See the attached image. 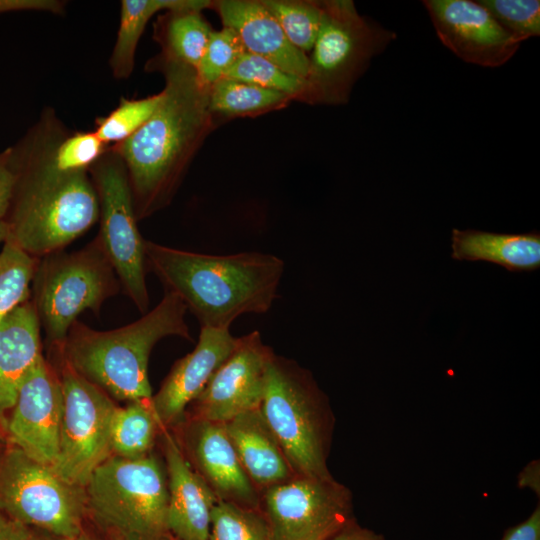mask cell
I'll use <instances>...</instances> for the list:
<instances>
[{
  "instance_id": "obj_9",
  "label": "cell",
  "mask_w": 540,
  "mask_h": 540,
  "mask_svg": "<svg viewBox=\"0 0 540 540\" xmlns=\"http://www.w3.org/2000/svg\"><path fill=\"white\" fill-rule=\"evenodd\" d=\"M0 510L27 527L74 537L84 532L86 491L12 445L0 455Z\"/></svg>"
},
{
  "instance_id": "obj_19",
  "label": "cell",
  "mask_w": 540,
  "mask_h": 540,
  "mask_svg": "<svg viewBox=\"0 0 540 540\" xmlns=\"http://www.w3.org/2000/svg\"><path fill=\"white\" fill-rule=\"evenodd\" d=\"M211 8L222 25L239 36L246 52L265 58L286 72L306 79L309 59L286 37L261 0H218Z\"/></svg>"
},
{
  "instance_id": "obj_18",
  "label": "cell",
  "mask_w": 540,
  "mask_h": 540,
  "mask_svg": "<svg viewBox=\"0 0 540 540\" xmlns=\"http://www.w3.org/2000/svg\"><path fill=\"white\" fill-rule=\"evenodd\" d=\"M168 484L167 526L176 540H208L217 496L195 471L176 438L163 429Z\"/></svg>"
},
{
  "instance_id": "obj_8",
  "label": "cell",
  "mask_w": 540,
  "mask_h": 540,
  "mask_svg": "<svg viewBox=\"0 0 540 540\" xmlns=\"http://www.w3.org/2000/svg\"><path fill=\"white\" fill-rule=\"evenodd\" d=\"M322 21L306 78L311 104H344L370 61L396 34L360 15L350 0L321 1Z\"/></svg>"
},
{
  "instance_id": "obj_3",
  "label": "cell",
  "mask_w": 540,
  "mask_h": 540,
  "mask_svg": "<svg viewBox=\"0 0 540 540\" xmlns=\"http://www.w3.org/2000/svg\"><path fill=\"white\" fill-rule=\"evenodd\" d=\"M147 270L176 295L201 327L229 329L243 314L268 312L284 261L268 253L211 255L145 241Z\"/></svg>"
},
{
  "instance_id": "obj_36",
  "label": "cell",
  "mask_w": 540,
  "mask_h": 540,
  "mask_svg": "<svg viewBox=\"0 0 540 540\" xmlns=\"http://www.w3.org/2000/svg\"><path fill=\"white\" fill-rule=\"evenodd\" d=\"M500 540H540V505L523 521L507 528Z\"/></svg>"
},
{
  "instance_id": "obj_13",
  "label": "cell",
  "mask_w": 540,
  "mask_h": 540,
  "mask_svg": "<svg viewBox=\"0 0 540 540\" xmlns=\"http://www.w3.org/2000/svg\"><path fill=\"white\" fill-rule=\"evenodd\" d=\"M274 355L258 331L239 337L233 351L192 402L191 418L226 423L260 408Z\"/></svg>"
},
{
  "instance_id": "obj_1",
  "label": "cell",
  "mask_w": 540,
  "mask_h": 540,
  "mask_svg": "<svg viewBox=\"0 0 540 540\" xmlns=\"http://www.w3.org/2000/svg\"><path fill=\"white\" fill-rule=\"evenodd\" d=\"M66 130L54 111L47 109L10 147L15 185L4 219L6 242L37 259L64 250L99 218L89 172L64 171L56 159Z\"/></svg>"
},
{
  "instance_id": "obj_16",
  "label": "cell",
  "mask_w": 540,
  "mask_h": 540,
  "mask_svg": "<svg viewBox=\"0 0 540 540\" xmlns=\"http://www.w3.org/2000/svg\"><path fill=\"white\" fill-rule=\"evenodd\" d=\"M184 441L192 467L219 500L261 509V496L244 471L225 423L191 418Z\"/></svg>"
},
{
  "instance_id": "obj_21",
  "label": "cell",
  "mask_w": 540,
  "mask_h": 540,
  "mask_svg": "<svg viewBox=\"0 0 540 540\" xmlns=\"http://www.w3.org/2000/svg\"><path fill=\"white\" fill-rule=\"evenodd\" d=\"M225 426L244 471L260 494L295 476L260 408L232 418Z\"/></svg>"
},
{
  "instance_id": "obj_34",
  "label": "cell",
  "mask_w": 540,
  "mask_h": 540,
  "mask_svg": "<svg viewBox=\"0 0 540 540\" xmlns=\"http://www.w3.org/2000/svg\"><path fill=\"white\" fill-rule=\"evenodd\" d=\"M109 146L94 131L66 132L56 148V159L67 172H89Z\"/></svg>"
},
{
  "instance_id": "obj_5",
  "label": "cell",
  "mask_w": 540,
  "mask_h": 540,
  "mask_svg": "<svg viewBox=\"0 0 540 540\" xmlns=\"http://www.w3.org/2000/svg\"><path fill=\"white\" fill-rule=\"evenodd\" d=\"M260 411L295 475L333 477L327 462L335 418L308 370L274 355Z\"/></svg>"
},
{
  "instance_id": "obj_43",
  "label": "cell",
  "mask_w": 540,
  "mask_h": 540,
  "mask_svg": "<svg viewBox=\"0 0 540 540\" xmlns=\"http://www.w3.org/2000/svg\"><path fill=\"white\" fill-rule=\"evenodd\" d=\"M169 540H176V539L171 536V538Z\"/></svg>"
},
{
  "instance_id": "obj_32",
  "label": "cell",
  "mask_w": 540,
  "mask_h": 540,
  "mask_svg": "<svg viewBox=\"0 0 540 540\" xmlns=\"http://www.w3.org/2000/svg\"><path fill=\"white\" fill-rule=\"evenodd\" d=\"M521 43L540 35L539 0H478Z\"/></svg>"
},
{
  "instance_id": "obj_38",
  "label": "cell",
  "mask_w": 540,
  "mask_h": 540,
  "mask_svg": "<svg viewBox=\"0 0 540 540\" xmlns=\"http://www.w3.org/2000/svg\"><path fill=\"white\" fill-rule=\"evenodd\" d=\"M327 540H386L383 534L362 527L354 519Z\"/></svg>"
},
{
  "instance_id": "obj_20",
  "label": "cell",
  "mask_w": 540,
  "mask_h": 540,
  "mask_svg": "<svg viewBox=\"0 0 540 540\" xmlns=\"http://www.w3.org/2000/svg\"><path fill=\"white\" fill-rule=\"evenodd\" d=\"M41 356V327L28 300L0 320V420L10 413L22 380Z\"/></svg>"
},
{
  "instance_id": "obj_27",
  "label": "cell",
  "mask_w": 540,
  "mask_h": 540,
  "mask_svg": "<svg viewBox=\"0 0 540 540\" xmlns=\"http://www.w3.org/2000/svg\"><path fill=\"white\" fill-rule=\"evenodd\" d=\"M223 77L278 91L292 100L308 101L306 79L292 75L273 62L248 52L242 54Z\"/></svg>"
},
{
  "instance_id": "obj_15",
  "label": "cell",
  "mask_w": 540,
  "mask_h": 540,
  "mask_svg": "<svg viewBox=\"0 0 540 540\" xmlns=\"http://www.w3.org/2000/svg\"><path fill=\"white\" fill-rule=\"evenodd\" d=\"M439 40L464 62L495 68L506 64L521 42L479 3L471 0L423 2Z\"/></svg>"
},
{
  "instance_id": "obj_42",
  "label": "cell",
  "mask_w": 540,
  "mask_h": 540,
  "mask_svg": "<svg viewBox=\"0 0 540 540\" xmlns=\"http://www.w3.org/2000/svg\"><path fill=\"white\" fill-rule=\"evenodd\" d=\"M8 236V227L4 220H0V244L5 243Z\"/></svg>"
},
{
  "instance_id": "obj_40",
  "label": "cell",
  "mask_w": 540,
  "mask_h": 540,
  "mask_svg": "<svg viewBox=\"0 0 540 540\" xmlns=\"http://www.w3.org/2000/svg\"><path fill=\"white\" fill-rule=\"evenodd\" d=\"M518 487L528 488L538 497L540 495V463L539 460H533L518 474Z\"/></svg>"
},
{
  "instance_id": "obj_14",
  "label": "cell",
  "mask_w": 540,
  "mask_h": 540,
  "mask_svg": "<svg viewBox=\"0 0 540 540\" xmlns=\"http://www.w3.org/2000/svg\"><path fill=\"white\" fill-rule=\"evenodd\" d=\"M62 410L58 373L42 355L22 380L5 420L9 441L31 459L53 466L59 451Z\"/></svg>"
},
{
  "instance_id": "obj_23",
  "label": "cell",
  "mask_w": 540,
  "mask_h": 540,
  "mask_svg": "<svg viewBox=\"0 0 540 540\" xmlns=\"http://www.w3.org/2000/svg\"><path fill=\"white\" fill-rule=\"evenodd\" d=\"M208 0H122L120 23L109 65L116 79H127L134 70L138 42L149 20L158 12L211 8Z\"/></svg>"
},
{
  "instance_id": "obj_41",
  "label": "cell",
  "mask_w": 540,
  "mask_h": 540,
  "mask_svg": "<svg viewBox=\"0 0 540 540\" xmlns=\"http://www.w3.org/2000/svg\"><path fill=\"white\" fill-rule=\"evenodd\" d=\"M28 540H92L86 533L82 532L81 534L74 537H60V536H38L31 534Z\"/></svg>"
},
{
  "instance_id": "obj_25",
  "label": "cell",
  "mask_w": 540,
  "mask_h": 540,
  "mask_svg": "<svg viewBox=\"0 0 540 540\" xmlns=\"http://www.w3.org/2000/svg\"><path fill=\"white\" fill-rule=\"evenodd\" d=\"M288 95L222 77L209 88V109L219 118L257 116L288 105Z\"/></svg>"
},
{
  "instance_id": "obj_35",
  "label": "cell",
  "mask_w": 540,
  "mask_h": 540,
  "mask_svg": "<svg viewBox=\"0 0 540 540\" xmlns=\"http://www.w3.org/2000/svg\"><path fill=\"white\" fill-rule=\"evenodd\" d=\"M15 185V173L11 163V148L0 152V220L9 211Z\"/></svg>"
},
{
  "instance_id": "obj_12",
  "label": "cell",
  "mask_w": 540,
  "mask_h": 540,
  "mask_svg": "<svg viewBox=\"0 0 540 540\" xmlns=\"http://www.w3.org/2000/svg\"><path fill=\"white\" fill-rule=\"evenodd\" d=\"M260 496L272 540H327L355 519L352 492L334 477L295 475Z\"/></svg>"
},
{
  "instance_id": "obj_4",
  "label": "cell",
  "mask_w": 540,
  "mask_h": 540,
  "mask_svg": "<svg viewBox=\"0 0 540 540\" xmlns=\"http://www.w3.org/2000/svg\"><path fill=\"white\" fill-rule=\"evenodd\" d=\"M187 309L174 294L138 320L108 331L76 321L65 340L56 346L61 361L110 397L121 401L151 400L148 363L152 349L163 338L192 340Z\"/></svg>"
},
{
  "instance_id": "obj_30",
  "label": "cell",
  "mask_w": 540,
  "mask_h": 540,
  "mask_svg": "<svg viewBox=\"0 0 540 540\" xmlns=\"http://www.w3.org/2000/svg\"><path fill=\"white\" fill-rule=\"evenodd\" d=\"M208 540H272L262 509L218 500L211 513Z\"/></svg>"
},
{
  "instance_id": "obj_29",
  "label": "cell",
  "mask_w": 540,
  "mask_h": 540,
  "mask_svg": "<svg viewBox=\"0 0 540 540\" xmlns=\"http://www.w3.org/2000/svg\"><path fill=\"white\" fill-rule=\"evenodd\" d=\"M37 258L5 242L0 251V320L30 300Z\"/></svg>"
},
{
  "instance_id": "obj_11",
  "label": "cell",
  "mask_w": 540,
  "mask_h": 540,
  "mask_svg": "<svg viewBox=\"0 0 540 540\" xmlns=\"http://www.w3.org/2000/svg\"><path fill=\"white\" fill-rule=\"evenodd\" d=\"M61 365L63 410L58 456L51 469L64 481L85 487L94 470L112 456L110 430L117 406L103 390Z\"/></svg>"
},
{
  "instance_id": "obj_31",
  "label": "cell",
  "mask_w": 540,
  "mask_h": 540,
  "mask_svg": "<svg viewBox=\"0 0 540 540\" xmlns=\"http://www.w3.org/2000/svg\"><path fill=\"white\" fill-rule=\"evenodd\" d=\"M163 99V91L141 99L122 98L108 115L97 118L94 132L108 146L131 137L152 116Z\"/></svg>"
},
{
  "instance_id": "obj_2",
  "label": "cell",
  "mask_w": 540,
  "mask_h": 540,
  "mask_svg": "<svg viewBox=\"0 0 540 540\" xmlns=\"http://www.w3.org/2000/svg\"><path fill=\"white\" fill-rule=\"evenodd\" d=\"M147 68L162 73L163 99L138 131L109 146L125 165L138 221L169 205L216 124L209 109L210 87L194 68L160 55Z\"/></svg>"
},
{
  "instance_id": "obj_6",
  "label": "cell",
  "mask_w": 540,
  "mask_h": 540,
  "mask_svg": "<svg viewBox=\"0 0 540 540\" xmlns=\"http://www.w3.org/2000/svg\"><path fill=\"white\" fill-rule=\"evenodd\" d=\"M93 520L115 540H169L168 484L161 462L110 456L85 486Z\"/></svg>"
},
{
  "instance_id": "obj_17",
  "label": "cell",
  "mask_w": 540,
  "mask_h": 540,
  "mask_svg": "<svg viewBox=\"0 0 540 540\" xmlns=\"http://www.w3.org/2000/svg\"><path fill=\"white\" fill-rule=\"evenodd\" d=\"M237 339L229 329L201 327L195 348L176 361L151 398V407L162 429L181 420L186 407L200 395L233 351Z\"/></svg>"
},
{
  "instance_id": "obj_26",
  "label": "cell",
  "mask_w": 540,
  "mask_h": 540,
  "mask_svg": "<svg viewBox=\"0 0 540 540\" xmlns=\"http://www.w3.org/2000/svg\"><path fill=\"white\" fill-rule=\"evenodd\" d=\"M157 427H160L151 407V400L128 402L116 407L110 430L112 455L136 459L150 453Z\"/></svg>"
},
{
  "instance_id": "obj_33",
  "label": "cell",
  "mask_w": 540,
  "mask_h": 540,
  "mask_svg": "<svg viewBox=\"0 0 540 540\" xmlns=\"http://www.w3.org/2000/svg\"><path fill=\"white\" fill-rule=\"evenodd\" d=\"M246 52L239 36L231 28L212 31L196 69L202 83L213 85Z\"/></svg>"
},
{
  "instance_id": "obj_10",
  "label": "cell",
  "mask_w": 540,
  "mask_h": 540,
  "mask_svg": "<svg viewBox=\"0 0 540 540\" xmlns=\"http://www.w3.org/2000/svg\"><path fill=\"white\" fill-rule=\"evenodd\" d=\"M100 223L97 235L121 289L140 313L149 307L145 239L139 232L128 175L122 159L110 147L90 168Z\"/></svg>"
},
{
  "instance_id": "obj_7",
  "label": "cell",
  "mask_w": 540,
  "mask_h": 540,
  "mask_svg": "<svg viewBox=\"0 0 540 540\" xmlns=\"http://www.w3.org/2000/svg\"><path fill=\"white\" fill-rule=\"evenodd\" d=\"M120 289L115 270L96 236L77 251L62 250L40 258L30 300L46 341L56 347L83 312L98 315L103 303Z\"/></svg>"
},
{
  "instance_id": "obj_28",
  "label": "cell",
  "mask_w": 540,
  "mask_h": 540,
  "mask_svg": "<svg viewBox=\"0 0 540 540\" xmlns=\"http://www.w3.org/2000/svg\"><path fill=\"white\" fill-rule=\"evenodd\" d=\"M288 40L304 53L311 51L322 21L321 1L261 0Z\"/></svg>"
},
{
  "instance_id": "obj_39",
  "label": "cell",
  "mask_w": 540,
  "mask_h": 540,
  "mask_svg": "<svg viewBox=\"0 0 540 540\" xmlns=\"http://www.w3.org/2000/svg\"><path fill=\"white\" fill-rule=\"evenodd\" d=\"M31 534L29 527L0 510V540H28Z\"/></svg>"
},
{
  "instance_id": "obj_37",
  "label": "cell",
  "mask_w": 540,
  "mask_h": 540,
  "mask_svg": "<svg viewBox=\"0 0 540 540\" xmlns=\"http://www.w3.org/2000/svg\"><path fill=\"white\" fill-rule=\"evenodd\" d=\"M64 2L55 0H0V14L21 10L62 12Z\"/></svg>"
},
{
  "instance_id": "obj_22",
  "label": "cell",
  "mask_w": 540,
  "mask_h": 540,
  "mask_svg": "<svg viewBox=\"0 0 540 540\" xmlns=\"http://www.w3.org/2000/svg\"><path fill=\"white\" fill-rule=\"evenodd\" d=\"M451 258L457 261H484L510 272H531L540 268V232L495 233L475 229L451 234Z\"/></svg>"
},
{
  "instance_id": "obj_24",
  "label": "cell",
  "mask_w": 540,
  "mask_h": 540,
  "mask_svg": "<svg viewBox=\"0 0 540 540\" xmlns=\"http://www.w3.org/2000/svg\"><path fill=\"white\" fill-rule=\"evenodd\" d=\"M212 31L200 11H166L155 23L154 38L160 56L196 70Z\"/></svg>"
}]
</instances>
